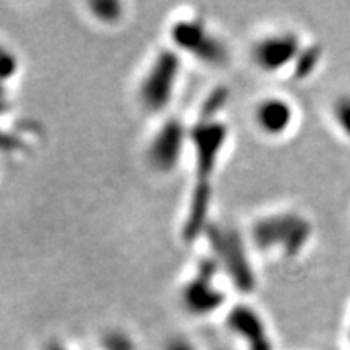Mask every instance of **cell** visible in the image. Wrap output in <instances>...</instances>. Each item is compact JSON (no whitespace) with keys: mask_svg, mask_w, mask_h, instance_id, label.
Listing matches in <instances>:
<instances>
[{"mask_svg":"<svg viewBox=\"0 0 350 350\" xmlns=\"http://www.w3.org/2000/svg\"><path fill=\"white\" fill-rule=\"evenodd\" d=\"M90 10L100 23H116L124 15L122 5L116 2H93L90 3Z\"/></svg>","mask_w":350,"mask_h":350,"instance_id":"obj_12","label":"cell"},{"mask_svg":"<svg viewBox=\"0 0 350 350\" xmlns=\"http://www.w3.org/2000/svg\"><path fill=\"white\" fill-rule=\"evenodd\" d=\"M227 326L248 345V350H274L261 314H258L252 306L239 305L232 308L227 314Z\"/></svg>","mask_w":350,"mask_h":350,"instance_id":"obj_8","label":"cell"},{"mask_svg":"<svg viewBox=\"0 0 350 350\" xmlns=\"http://www.w3.org/2000/svg\"><path fill=\"white\" fill-rule=\"evenodd\" d=\"M0 52H2V51H0Z\"/></svg>","mask_w":350,"mask_h":350,"instance_id":"obj_18","label":"cell"},{"mask_svg":"<svg viewBox=\"0 0 350 350\" xmlns=\"http://www.w3.org/2000/svg\"><path fill=\"white\" fill-rule=\"evenodd\" d=\"M209 240L216 252L214 261L217 266L230 275L232 282L242 292H252L255 287V275L248 261L247 248L240 239L239 232L232 229H219V227H208Z\"/></svg>","mask_w":350,"mask_h":350,"instance_id":"obj_3","label":"cell"},{"mask_svg":"<svg viewBox=\"0 0 350 350\" xmlns=\"http://www.w3.org/2000/svg\"><path fill=\"white\" fill-rule=\"evenodd\" d=\"M2 104H3V99H2V93H0V111H2Z\"/></svg>","mask_w":350,"mask_h":350,"instance_id":"obj_16","label":"cell"},{"mask_svg":"<svg viewBox=\"0 0 350 350\" xmlns=\"http://www.w3.org/2000/svg\"><path fill=\"white\" fill-rule=\"evenodd\" d=\"M46 350H67V349H64L62 345H59V344H51V345H47Z\"/></svg>","mask_w":350,"mask_h":350,"instance_id":"obj_15","label":"cell"},{"mask_svg":"<svg viewBox=\"0 0 350 350\" xmlns=\"http://www.w3.org/2000/svg\"><path fill=\"white\" fill-rule=\"evenodd\" d=\"M170 38L178 51L195 55L201 62L221 65L227 60L224 42L200 20H178L170 29Z\"/></svg>","mask_w":350,"mask_h":350,"instance_id":"obj_4","label":"cell"},{"mask_svg":"<svg viewBox=\"0 0 350 350\" xmlns=\"http://www.w3.org/2000/svg\"><path fill=\"white\" fill-rule=\"evenodd\" d=\"M349 340H350V332H349Z\"/></svg>","mask_w":350,"mask_h":350,"instance_id":"obj_17","label":"cell"},{"mask_svg":"<svg viewBox=\"0 0 350 350\" xmlns=\"http://www.w3.org/2000/svg\"><path fill=\"white\" fill-rule=\"evenodd\" d=\"M253 119L261 133L268 137H282L294 124L295 111L287 99L271 96L256 104Z\"/></svg>","mask_w":350,"mask_h":350,"instance_id":"obj_9","label":"cell"},{"mask_svg":"<svg viewBox=\"0 0 350 350\" xmlns=\"http://www.w3.org/2000/svg\"><path fill=\"white\" fill-rule=\"evenodd\" d=\"M331 117L340 135L350 139V94H340L332 100Z\"/></svg>","mask_w":350,"mask_h":350,"instance_id":"obj_11","label":"cell"},{"mask_svg":"<svg viewBox=\"0 0 350 350\" xmlns=\"http://www.w3.org/2000/svg\"><path fill=\"white\" fill-rule=\"evenodd\" d=\"M323 52L318 46H304L297 57L292 73H294L295 80H305L310 75H313L314 70L318 68L319 60H321Z\"/></svg>","mask_w":350,"mask_h":350,"instance_id":"obj_10","label":"cell"},{"mask_svg":"<svg viewBox=\"0 0 350 350\" xmlns=\"http://www.w3.org/2000/svg\"><path fill=\"white\" fill-rule=\"evenodd\" d=\"M104 347H106V350H133V344L120 332H112L104 339Z\"/></svg>","mask_w":350,"mask_h":350,"instance_id":"obj_13","label":"cell"},{"mask_svg":"<svg viewBox=\"0 0 350 350\" xmlns=\"http://www.w3.org/2000/svg\"><path fill=\"white\" fill-rule=\"evenodd\" d=\"M217 262L214 258H208L206 265L200 266L196 275L185 284L182 291V300L188 313L203 317L213 313L224 301L222 292L214 286V274H216Z\"/></svg>","mask_w":350,"mask_h":350,"instance_id":"obj_7","label":"cell"},{"mask_svg":"<svg viewBox=\"0 0 350 350\" xmlns=\"http://www.w3.org/2000/svg\"><path fill=\"white\" fill-rule=\"evenodd\" d=\"M164 350H196L191 342H188L187 339L183 338H174L170 339L167 344H165Z\"/></svg>","mask_w":350,"mask_h":350,"instance_id":"obj_14","label":"cell"},{"mask_svg":"<svg viewBox=\"0 0 350 350\" xmlns=\"http://www.w3.org/2000/svg\"><path fill=\"white\" fill-rule=\"evenodd\" d=\"M180 68V55L174 49L161 51L152 59L138 85V100L144 111L159 113L169 106L175 94Z\"/></svg>","mask_w":350,"mask_h":350,"instance_id":"obj_2","label":"cell"},{"mask_svg":"<svg viewBox=\"0 0 350 350\" xmlns=\"http://www.w3.org/2000/svg\"><path fill=\"white\" fill-rule=\"evenodd\" d=\"M313 227L300 214L286 211L258 219L252 229V240L258 250L279 252L284 256H299L312 239Z\"/></svg>","mask_w":350,"mask_h":350,"instance_id":"obj_1","label":"cell"},{"mask_svg":"<svg viewBox=\"0 0 350 350\" xmlns=\"http://www.w3.org/2000/svg\"><path fill=\"white\" fill-rule=\"evenodd\" d=\"M188 137H190V130H187L178 120L170 119L164 122L152 135L150 146H148L146 157L151 167L156 172H172L188 144Z\"/></svg>","mask_w":350,"mask_h":350,"instance_id":"obj_6","label":"cell"},{"mask_svg":"<svg viewBox=\"0 0 350 350\" xmlns=\"http://www.w3.org/2000/svg\"><path fill=\"white\" fill-rule=\"evenodd\" d=\"M301 49L304 44L295 33H271L253 44L252 59L265 73H279L294 67Z\"/></svg>","mask_w":350,"mask_h":350,"instance_id":"obj_5","label":"cell"}]
</instances>
